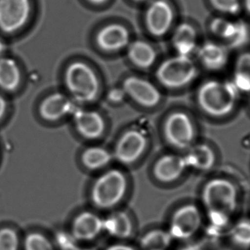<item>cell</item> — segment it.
<instances>
[{"mask_svg":"<svg viewBox=\"0 0 250 250\" xmlns=\"http://www.w3.org/2000/svg\"><path fill=\"white\" fill-rule=\"evenodd\" d=\"M239 94L231 81L207 80L200 84L197 90V104L207 115L222 118L235 109Z\"/></svg>","mask_w":250,"mask_h":250,"instance_id":"1","label":"cell"},{"mask_svg":"<svg viewBox=\"0 0 250 250\" xmlns=\"http://www.w3.org/2000/svg\"><path fill=\"white\" fill-rule=\"evenodd\" d=\"M203 202L210 219L222 225L228 222L238 204V192L234 184L225 178H214L205 185Z\"/></svg>","mask_w":250,"mask_h":250,"instance_id":"2","label":"cell"},{"mask_svg":"<svg viewBox=\"0 0 250 250\" xmlns=\"http://www.w3.org/2000/svg\"><path fill=\"white\" fill-rule=\"evenodd\" d=\"M198 77V69L191 57L176 55L158 66L156 78L163 87L172 90L190 85Z\"/></svg>","mask_w":250,"mask_h":250,"instance_id":"3","label":"cell"},{"mask_svg":"<svg viewBox=\"0 0 250 250\" xmlns=\"http://www.w3.org/2000/svg\"><path fill=\"white\" fill-rule=\"evenodd\" d=\"M65 83L69 93L77 102H94L100 92V83L95 71L87 64L75 62L67 68Z\"/></svg>","mask_w":250,"mask_h":250,"instance_id":"4","label":"cell"},{"mask_svg":"<svg viewBox=\"0 0 250 250\" xmlns=\"http://www.w3.org/2000/svg\"><path fill=\"white\" fill-rule=\"evenodd\" d=\"M127 186L126 178L122 172L110 169L99 177L93 184L92 200L99 208H112L124 198Z\"/></svg>","mask_w":250,"mask_h":250,"instance_id":"5","label":"cell"},{"mask_svg":"<svg viewBox=\"0 0 250 250\" xmlns=\"http://www.w3.org/2000/svg\"><path fill=\"white\" fill-rule=\"evenodd\" d=\"M164 134L171 146L184 150L192 146L195 130L188 115L183 112H176L169 115L165 121Z\"/></svg>","mask_w":250,"mask_h":250,"instance_id":"6","label":"cell"},{"mask_svg":"<svg viewBox=\"0 0 250 250\" xmlns=\"http://www.w3.org/2000/svg\"><path fill=\"white\" fill-rule=\"evenodd\" d=\"M175 13L167 0H151L146 10L145 24L155 37L166 36L173 26Z\"/></svg>","mask_w":250,"mask_h":250,"instance_id":"7","label":"cell"},{"mask_svg":"<svg viewBox=\"0 0 250 250\" xmlns=\"http://www.w3.org/2000/svg\"><path fill=\"white\" fill-rule=\"evenodd\" d=\"M30 0H0V30L12 34L22 28L30 18Z\"/></svg>","mask_w":250,"mask_h":250,"instance_id":"8","label":"cell"},{"mask_svg":"<svg viewBox=\"0 0 250 250\" xmlns=\"http://www.w3.org/2000/svg\"><path fill=\"white\" fill-rule=\"evenodd\" d=\"M202 216L194 205H186L178 208L171 219L169 233L172 238L187 240L200 229Z\"/></svg>","mask_w":250,"mask_h":250,"instance_id":"9","label":"cell"},{"mask_svg":"<svg viewBox=\"0 0 250 250\" xmlns=\"http://www.w3.org/2000/svg\"><path fill=\"white\" fill-rule=\"evenodd\" d=\"M121 87L125 96L145 107L156 106L162 99L160 90L153 83L137 76L126 77Z\"/></svg>","mask_w":250,"mask_h":250,"instance_id":"10","label":"cell"},{"mask_svg":"<svg viewBox=\"0 0 250 250\" xmlns=\"http://www.w3.org/2000/svg\"><path fill=\"white\" fill-rule=\"evenodd\" d=\"M147 140L144 134L137 130H130L118 140L112 156L124 165L137 162L144 153Z\"/></svg>","mask_w":250,"mask_h":250,"instance_id":"11","label":"cell"},{"mask_svg":"<svg viewBox=\"0 0 250 250\" xmlns=\"http://www.w3.org/2000/svg\"><path fill=\"white\" fill-rule=\"evenodd\" d=\"M96 41L101 50L116 53L127 49L131 43V36L125 26L113 23L102 27L96 35Z\"/></svg>","mask_w":250,"mask_h":250,"instance_id":"12","label":"cell"},{"mask_svg":"<svg viewBox=\"0 0 250 250\" xmlns=\"http://www.w3.org/2000/svg\"><path fill=\"white\" fill-rule=\"evenodd\" d=\"M196 53L199 62L210 71L223 69L229 60V48L218 42H206L197 47Z\"/></svg>","mask_w":250,"mask_h":250,"instance_id":"13","label":"cell"},{"mask_svg":"<svg viewBox=\"0 0 250 250\" xmlns=\"http://www.w3.org/2000/svg\"><path fill=\"white\" fill-rule=\"evenodd\" d=\"M187 167L185 156L176 154L165 155L155 164L153 175L161 182H173L184 174Z\"/></svg>","mask_w":250,"mask_h":250,"instance_id":"14","label":"cell"},{"mask_svg":"<svg viewBox=\"0 0 250 250\" xmlns=\"http://www.w3.org/2000/svg\"><path fill=\"white\" fill-rule=\"evenodd\" d=\"M197 30L192 24L183 22L175 27L172 36V44L177 55L191 57L197 47Z\"/></svg>","mask_w":250,"mask_h":250,"instance_id":"15","label":"cell"},{"mask_svg":"<svg viewBox=\"0 0 250 250\" xmlns=\"http://www.w3.org/2000/svg\"><path fill=\"white\" fill-rule=\"evenodd\" d=\"M104 230V220L91 212L79 215L73 225L74 238L81 241H91Z\"/></svg>","mask_w":250,"mask_h":250,"instance_id":"16","label":"cell"},{"mask_svg":"<svg viewBox=\"0 0 250 250\" xmlns=\"http://www.w3.org/2000/svg\"><path fill=\"white\" fill-rule=\"evenodd\" d=\"M75 123L80 134L89 140L99 138L104 131V118L94 111L80 110L76 112Z\"/></svg>","mask_w":250,"mask_h":250,"instance_id":"17","label":"cell"},{"mask_svg":"<svg viewBox=\"0 0 250 250\" xmlns=\"http://www.w3.org/2000/svg\"><path fill=\"white\" fill-rule=\"evenodd\" d=\"M126 50L128 61L140 69H149L154 65L157 60L156 49L146 41L131 42Z\"/></svg>","mask_w":250,"mask_h":250,"instance_id":"18","label":"cell"},{"mask_svg":"<svg viewBox=\"0 0 250 250\" xmlns=\"http://www.w3.org/2000/svg\"><path fill=\"white\" fill-rule=\"evenodd\" d=\"M72 109V104L66 96L55 93L42 102L40 114L46 121H55L71 112Z\"/></svg>","mask_w":250,"mask_h":250,"instance_id":"19","label":"cell"},{"mask_svg":"<svg viewBox=\"0 0 250 250\" xmlns=\"http://www.w3.org/2000/svg\"><path fill=\"white\" fill-rule=\"evenodd\" d=\"M185 156L187 166L197 170H208L214 165V152L211 147L206 144L191 146Z\"/></svg>","mask_w":250,"mask_h":250,"instance_id":"20","label":"cell"},{"mask_svg":"<svg viewBox=\"0 0 250 250\" xmlns=\"http://www.w3.org/2000/svg\"><path fill=\"white\" fill-rule=\"evenodd\" d=\"M104 230H106L111 236L125 239L132 234V222L125 212H114L104 220Z\"/></svg>","mask_w":250,"mask_h":250,"instance_id":"21","label":"cell"},{"mask_svg":"<svg viewBox=\"0 0 250 250\" xmlns=\"http://www.w3.org/2000/svg\"><path fill=\"white\" fill-rule=\"evenodd\" d=\"M21 79V71L16 61L11 58L0 59V88L14 91L20 86Z\"/></svg>","mask_w":250,"mask_h":250,"instance_id":"22","label":"cell"},{"mask_svg":"<svg viewBox=\"0 0 250 250\" xmlns=\"http://www.w3.org/2000/svg\"><path fill=\"white\" fill-rule=\"evenodd\" d=\"M238 21H232L223 17L213 19L209 24V30L218 39L224 41L229 47L236 34Z\"/></svg>","mask_w":250,"mask_h":250,"instance_id":"23","label":"cell"},{"mask_svg":"<svg viewBox=\"0 0 250 250\" xmlns=\"http://www.w3.org/2000/svg\"><path fill=\"white\" fill-rule=\"evenodd\" d=\"M113 159L106 149L102 147L87 148L82 156V162L87 169L95 170L105 167Z\"/></svg>","mask_w":250,"mask_h":250,"instance_id":"24","label":"cell"},{"mask_svg":"<svg viewBox=\"0 0 250 250\" xmlns=\"http://www.w3.org/2000/svg\"><path fill=\"white\" fill-rule=\"evenodd\" d=\"M172 238L169 232L153 229L143 235L140 240V247L143 250H166Z\"/></svg>","mask_w":250,"mask_h":250,"instance_id":"25","label":"cell"},{"mask_svg":"<svg viewBox=\"0 0 250 250\" xmlns=\"http://www.w3.org/2000/svg\"><path fill=\"white\" fill-rule=\"evenodd\" d=\"M231 238L239 247L247 248L250 243V225L249 221H240L231 229Z\"/></svg>","mask_w":250,"mask_h":250,"instance_id":"26","label":"cell"},{"mask_svg":"<svg viewBox=\"0 0 250 250\" xmlns=\"http://www.w3.org/2000/svg\"><path fill=\"white\" fill-rule=\"evenodd\" d=\"M209 2L215 10L226 15H238L242 8L241 0H209Z\"/></svg>","mask_w":250,"mask_h":250,"instance_id":"27","label":"cell"},{"mask_svg":"<svg viewBox=\"0 0 250 250\" xmlns=\"http://www.w3.org/2000/svg\"><path fill=\"white\" fill-rule=\"evenodd\" d=\"M25 250H54L50 241L40 233H31L24 241Z\"/></svg>","mask_w":250,"mask_h":250,"instance_id":"28","label":"cell"},{"mask_svg":"<svg viewBox=\"0 0 250 250\" xmlns=\"http://www.w3.org/2000/svg\"><path fill=\"white\" fill-rule=\"evenodd\" d=\"M19 243L18 235L14 229H0V250H18Z\"/></svg>","mask_w":250,"mask_h":250,"instance_id":"29","label":"cell"},{"mask_svg":"<svg viewBox=\"0 0 250 250\" xmlns=\"http://www.w3.org/2000/svg\"><path fill=\"white\" fill-rule=\"evenodd\" d=\"M250 32L249 27L244 21H238L236 34L229 48H240L247 44L249 42Z\"/></svg>","mask_w":250,"mask_h":250,"instance_id":"30","label":"cell"},{"mask_svg":"<svg viewBox=\"0 0 250 250\" xmlns=\"http://www.w3.org/2000/svg\"><path fill=\"white\" fill-rule=\"evenodd\" d=\"M231 82L239 93H248L250 91V73L235 71L233 79Z\"/></svg>","mask_w":250,"mask_h":250,"instance_id":"31","label":"cell"},{"mask_svg":"<svg viewBox=\"0 0 250 250\" xmlns=\"http://www.w3.org/2000/svg\"><path fill=\"white\" fill-rule=\"evenodd\" d=\"M250 54H243L237 60L236 65H235V71L250 73Z\"/></svg>","mask_w":250,"mask_h":250,"instance_id":"32","label":"cell"},{"mask_svg":"<svg viewBox=\"0 0 250 250\" xmlns=\"http://www.w3.org/2000/svg\"><path fill=\"white\" fill-rule=\"evenodd\" d=\"M58 243L62 250H78L76 248L75 241L74 239L64 234L59 237Z\"/></svg>","mask_w":250,"mask_h":250,"instance_id":"33","label":"cell"},{"mask_svg":"<svg viewBox=\"0 0 250 250\" xmlns=\"http://www.w3.org/2000/svg\"><path fill=\"white\" fill-rule=\"evenodd\" d=\"M125 96H126L122 87L113 89L111 90L110 93H109V99L113 102H121Z\"/></svg>","mask_w":250,"mask_h":250,"instance_id":"34","label":"cell"},{"mask_svg":"<svg viewBox=\"0 0 250 250\" xmlns=\"http://www.w3.org/2000/svg\"><path fill=\"white\" fill-rule=\"evenodd\" d=\"M106 250H137L131 246L125 245V244H114L109 246Z\"/></svg>","mask_w":250,"mask_h":250,"instance_id":"35","label":"cell"},{"mask_svg":"<svg viewBox=\"0 0 250 250\" xmlns=\"http://www.w3.org/2000/svg\"><path fill=\"white\" fill-rule=\"evenodd\" d=\"M6 101L2 96H0V120L2 119V117H3L5 110H6Z\"/></svg>","mask_w":250,"mask_h":250,"instance_id":"36","label":"cell"},{"mask_svg":"<svg viewBox=\"0 0 250 250\" xmlns=\"http://www.w3.org/2000/svg\"><path fill=\"white\" fill-rule=\"evenodd\" d=\"M87 1L93 5H103L105 2H107L108 0H87Z\"/></svg>","mask_w":250,"mask_h":250,"instance_id":"37","label":"cell"},{"mask_svg":"<svg viewBox=\"0 0 250 250\" xmlns=\"http://www.w3.org/2000/svg\"><path fill=\"white\" fill-rule=\"evenodd\" d=\"M250 0H245V2H244V5H245L246 8H247V12L250 11Z\"/></svg>","mask_w":250,"mask_h":250,"instance_id":"38","label":"cell"},{"mask_svg":"<svg viewBox=\"0 0 250 250\" xmlns=\"http://www.w3.org/2000/svg\"><path fill=\"white\" fill-rule=\"evenodd\" d=\"M183 250H200V249L198 248L197 247H194V246H192V247H187V248L184 249Z\"/></svg>","mask_w":250,"mask_h":250,"instance_id":"39","label":"cell"},{"mask_svg":"<svg viewBox=\"0 0 250 250\" xmlns=\"http://www.w3.org/2000/svg\"><path fill=\"white\" fill-rule=\"evenodd\" d=\"M4 50V44L2 43V41L0 40V55L3 52Z\"/></svg>","mask_w":250,"mask_h":250,"instance_id":"40","label":"cell"},{"mask_svg":"<svg viewBox=\"0 0 250 250\" xmlns=\"http://www.w3.org/2000/svg\"><path fill=\"white\" fill-rule=\"evenodd\" d=\"M134 1H135V2H141V3H143V2H150L151 0H134Z\"/></svg>","mask_w":250,"mask_h":250,"instance_id":"41","label":"cell"},{"mask_svg":"<svg viewBox=\"0 0 250 250\" xmlns=\"http://www.w3.org/2000/svg\"></svg>","mask_w":250,"mask_h":250,"instance_id":"42","label":"cell"}]
</instances>
